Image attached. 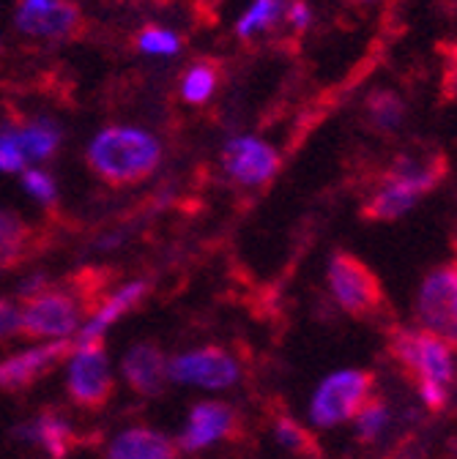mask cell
Masks as SVG:
<instances>
[{"instance_id":"19","label":"cell","mask_w":457,"mask_h":459,"mask_svg":"<svg viewBox=\"0 0 457 459\" xmlns=\"http://www.w3.org/2000/svg\"><path fill=\"white\" fill-rule=\"evenodd\" d=\"M31 244V227L14 213L0 208V265H14L25 257Z\"/></svg>"},{"instance_id":"30","label":"cell","mask_w":457,"mask_h":459,"mask_svg":"<svg viewBox=\"0 0 457 459\" xmlns=\"http://www.w3.org/2000/svg\"><path fill=\"white\" fill-rule=\"evenodd\" d=\"M419 396L430 411H444L446 402H449V388L435 385V383H419Z\"/></svg>"},{"instance_id":"25","label":"cell","mask_w":457,"mask_h":459,"mask_svg":"<svg viewBox=\"0 0 457 459\" xmlns=\"http://www.w3.org/2000/svg\"><path fill=\"white\" fill-rule=\"evenodd\" d=\"M386 424H389V411H386L383 402L370 399L367 405L356 413V432L362 440H375Z\"/></svg>"},{"instance_id":"28","label":"cell","mask_w":457,"mask_h":459,"mask_svg":"<svg viewBox=\"0 0 457 459\" xmlns=\"http://www.w3.org/2000/svg\"><path fill=\"white\" fill-rule=\"evenodd\" d=\"M25 164L28 161H25V156L20 151L17 132L4 129V132H0V169H4V172H22Z\"/></svg>"},{"instance_id":"21","label":"cell","mask_w":457,"mask_h":459,"mask_svg":"<svg viewBox=\"0 0 457 459\" xmlns=\"http://www.w3.org/2000/svg\"><path fill=\"white\" fill-rule=\"evenodd\" d=\"M216 82H219V66L214 61H200L187 72L181 82V96L187 104H203L214 93Z\"/></svg>"},{"instance_id":"31","label":"cell","mask_w":457,"mask_h":459,"mask_svg":"<svg viewBox=\"0 0 457 459\" xmlns=\"http://www.w3.org/2000/svg\"><path fill=\"white\" fill-rule=\"evenodd\" d=\"M444 96L449 101H457V57L452 61V66L446 69V77H444Z\"/></svg>"},{"instance_id":"18","label":"cell","mask_w":457,"mask_h":459,"mask_svg":"<svg viewBox=\"0 0 457 459\" xmlns=\"http://www.w3.org/2000/svg\"><path fill=\"white\" fill-rule=\"evenodd\" d=\"M419 195L414 189H409L400 181H389L383 178V186L362 205V216L373 219V221H391L397 216H403L406 211H411L417 205Z\"/></svg>"},{"instance_id":"22","label":"cell","mask_w":457,"mask_h":459,"mask_svg":"<svg viewBox=\"0 0 457 459\" xmlns=\"http://www.w3.org/2000/svg\"><path fill=\"white\" fill-rule=\"evenodd\" d=\"M367 115H370L373 126H378V129H394V126H400V121H403L406 107H403V101H400L391 91H378L367 101Z\"/></svg>"},{"instance_id":"23","label":"cell","mask_w":457,"mask_h":459,"mask_svg":"<svg viewBox=\"0 0 457 459\" xmlns=\"http://www.w3.org/2000/svg\"><path fill=\"white\" fill-rule=\"evenodd\" d=\"M279 12H282V0H255L252 9L239 22V36L242 39H250L258 30L271 28L279 20Z\"/></svg>"},{"instance_id":"20","label":"cell","mask_w":457,"mask_h":459,"mask_svg":"<svg viewBox=\"0 0 457 459\" xmlns=\"http://www.w3.org/2000/svg\"><path fill=\"white\" fill-rule=\"evenodd\" d=\"M17 140H20V151H22L25 161L28 159L39 161V159H49L55 153V148H58V143H61V132L52 121L41 118V121H33V124L22 126L17 132Z\"/></svg>"},{"instance_id":"8","label":"cell","mask_w":457,"mask_h":459,"mask_svg":"<svg viewBox=\"0 0 457 459\" xmlns=\"http://www.w3.org/2000/svg\"><path fill=\"white\" fill-rule=\"evenodd\" d=\"M17 28L31 36L66 41L83 36L85 20L80 6L72 0H20Z\"/></svg>"},{"instance_id":"16","label":"cell","mask_w":457,"mask_h":459,"mask_svg":"<svg viewBox=\"0 0 457 459\" xmlns=\"http://www.w3.org/2000/svg\"><path fill=\"white\" fill-rule=\"evenodd\" d=\"M107 459H176V446L156 429L132 427L110 443Z\"/></svg>"},{"instance_id":"29","label":"cell","mask_w":457,"mask_h":459,"mask_svg":"<svg viewBox=\"0 0 457 459\" xmlns=\"http://www.w3.org/2000/svg\"><path fill=\"white\" fill-rule=\"evenodd\" d=\"M17 333H20V309L12 301L0 299V342H6Z\"/></svg>"},{"instance_id":"7","label":"cell","mask_w":457,"mask_h":459,"mask_svg":"<svg viewBox=\"0 0 457 459\" xmlns=\"http://www.w3.org/2000/svg\"><path fill=\"white\" fill-rule=\"evenodd\" d=\"M66 385H69L72 402L85 411H99L107 405L112 396V388H116V380L110 375V364H107L101 339L75 344Z\"/></svg>"},{"instance_id":"27","label":"cell","mask_w":457,"mask_h":459,"mask_svg":"<svg viewBox=\"0 0 457 459\" xmlns=\"http://www.w3.org/2000/svg\"><path fill=\"white\" fill-rule=\"evenodd\" d=\"M22 186L28 189V195L33 200H39L41 205H52L55 197H58V189H55V181L41 169H22Z\"/></svg>"},{"instance_id":"26","label":"cell","mask_w":457,"mask_h":459,"mask_svg":"<svg viewBox=\"0 0 457 459\" xmlns=\"http://www.w3.org/2000/svg\"><path fill=\"white\" fill-rule=\"evenodd\" d=\"M137 47L145 49V52H154V55H173V52H179L181 41H179V36H173L170 30H162L156 25H148V28L140 30Z\"/></svg>"},{"instance_id":"9","label":"cell","mask_w":457,"mask_h":459,"mask_svg":"<svg viewBox=\"0 0 457 459\" xmlns=\"http://www.w3.org/2000/svg\"><path fill=\"white\" fill-rule=\"evenodd\" d=\"M222 164L227 176L247 189L271 184L277 178V172L282 169L279 153L255 137H239L233 143H227L222 153Z\"/></svg>"},{"instance_id":"13","label":"cell","mask_w":457,"mask_h":459,"mask_svg":"<svg viewBox=\"0 0 457 459\" xmlns=\"http://www.w3.org/2000/svg\"><path fill=\"white\" fill-rule=\"evenodd\" d=\"M121 372L137 394L154 396L162 391V385L167 380V361L154 342H137L124 356Z\"/></svg>"},{"instance_id":"5","label":"cell","mask_w":457,"mask_h":459,"mask_svg":"<svg viewBox=\"0 0 457 459\" xmlns=\"http://www.w3.org/2000/svg\"><path fill=\"white\" fill-rule=\"evenodd\" d=\"M83 299L75 290H44L20 309V333L31 339H69L83 320Z\"/></svg>"},{"instance_id":"24","label":"cell","mask_w":457,"mask_h":459,"mask_svg":"<svg viewBox=\"0 0 457 459\" xmlns=\"http://www.w3.org/2000/svg\"><path fill=\"white\" fill-rule=\"evenodd\" d=\"M274 435H277V440L288 448V451H296V454H318V446H315V440L310 437V432L299 424V421H294L291 416H279L277 419V427H274Z\"/></svg>"},{"instance_id":"17","label":"cell","mask_w":457,"mask_h":459,"mask_svg":"<svg viewBox=\"0 0 457 459\" xmlns=\"http://www.w3.org/2000/svg\"><path fill=\"white\" fill-rule=\"evenodd\" d=\"M145 290H148V284H145V281H132V284L121 287V290H119L116 296L107 299V301L99 307V312L93 315V320H88V325L80 331L77 344H80V342L101 339V336H104V331H107L112 323L121 320L129 309H135V307L140 304V299L145 296Z\"/></svg>"},{"instance_id":"4","label":"cell","mask_w":457,"mask_h":459,"mask_svg":"<svg viewBox=\"0 0 457 459\" xmlns=\"http://www.w3.org/2000/svg\"><path fill=\"white\" fill-rule=\"evenodd\" d=\"M375 377L365 369H342L337 375H329L310 405V419L318 427H337L356 419V413L370 402Z\"/></svg>"},{"instance_id":"14","label":"cell","mask_w":457,"mask_h":459,"mask_svg":"<svg viewBox=\"0 0 457 459\" xmlns=\"http://www.w3.org/2000/svg\"><path fill=\"white\" fill-rule=\"evenodd\" d=\"M446 172V159L441 151H419V153H403L383 178L400 181L409 189H414L419 197L430 189H435Z\"/></svg>"},{"instance_id":"32","label":"cell","mask_w":457,"mask_h":459,"mask_svg":"<svg viewBox=\"0 0 457 459\" xmlns=\"http://www.w3.org/2000/svg\"><path fill=\"white\" fill-rule=\"evenodd\" d=\"M288 20H291L296 28H307V25H310V9H307V4L296 0V4L291 6V12H288Z\"/></svg>"},{"instance_id":"11","label":"cell","mask_w":457,"mask_h":459,"mask_svg":"<svg viewBox=\"0 0 457 459\" xmlns=\"http://www.w3.org/2000/svg\"><path fill=\"white\" fill-rule=\"evenodd\" d=\"M236 359L222 348H203L184 353L167 364V377L200 388H231L239 380Z\"/></svg>"},{"instance_id":"3","label":"cell","mask_w":457,"mask_h":459,"mask_svg":"<svg viewBox=\"0 0 457 459\" xmlns=\"http://www.w3.org/2000/svg\"><path fill=\"white\" fill-rule=\"evenodd\" d=\"M329 287L334 301L354 317H373L386 307L375 271L351 252H334L329 260Z\"/></svg>"},{"instance_id":"10","label":"cell","mask_w":457,"mask_h":459,"mask_svg":"<svg viewBox=\"0 0 457 459\" xmlns=\"http://www.w3.org/2000/svg\"><path fill=\"white\" fill-rule=\"evenodd\" d=\"M72 351H75V344L69 339H55V342L39 344V348L4 359L0 361V391L17 394V391L31 388L44 375H49L64 359H69Z\"/></svg>"},{"instance_id":"6","label":"cell","mask_w":457,"mask_h":459,"mask_svg":"<svg viewBox=\"0 0 457 459\" xmlns=\"http://www.w3.org/2000/svg\"><path fill=\"white\" fill-rule=\"evenodd\" d=\"M417 320L422 331L457 348V263L430 271L417 296Z\"/></svg>"},{"instance_id":"12","label":"cell","mask_w":457,"mask_h":459,"mask_svg":"<svg viewBox=\"0 0 457 459\" xmlns=\"http://www.w3.org/2000/svg\"><path fill=\"white\" fill-rule=\"evenodd\" d=\"M236 432H239V416L231 405H224V402H200V405L192 408L179 443L184 451H200Z\"/></svg>"},{"instance_id":"15","label":"cell","mask_w":457,"mask_h":459,"mask_svg":"<svg viewBox=\"0 0 457 459\" xmlns=\"http://www.w3.org/2000/svg\"><path fill=\"white\" fill-rule=\"evenodd\" d=\"M17 435H22V440H28V443H36L52 459H66V454L77 443L72 424L58 413H39L33 421L20 427Z\"/></svg>"},{"instance_id":"1","label":"cell","mask_w":457,"mask_h":459,"mask_svg":"<svg viewBox=\"0 0 457 459\" xmlns=\"http://www.w3.org/2000/svg\"><path fill=\"white\" fill-rule=\"evenodd\" d=\"M162 161L159 143L132 126L101 129L88 145V167L110 186H135L154 176Z\"/></svg>"},{"instance_id":"2","label":"cell","mask_w":457,"mask_h":459,"mask_svg":"<svg viewBox=\"0 0 457 459\" xmlns=\"http://www.w3.org/2000/svg\"><path fill=\"white\" fill-rule=\"evenodd\" d=\"M389 351L397 359V364L406 369V375L414 377V383H435L449 388L454 377L452 364V348L438 336L422 331V328H394Z\"/></svg>"}]
</instances>
